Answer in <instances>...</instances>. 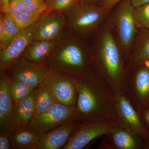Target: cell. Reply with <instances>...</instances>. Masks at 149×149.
Segmentation results:
<instances>
[{
  "mask_svg": "<svg viewBox=\"0 0 149 149\" xmlns=\"http://www.w3.org/2000/svg\"><path fill=\"white\" fill-rule=\"evenodd\" d=\"M96 34L91 47L95 72L117 98L123 95L125 90V57L109 25Z\"/></svg>",
  "mask_w": 149,
  "mask_h": 149,
  "instance_id": "cell-1",
  "label": "cell"
},
{
  "mask_svg": "<svg viewBox=\"0 0 149 149\" xmlns=\"http://www.w3.org/2000/svg\"><path fill=\"white\" fill-rule=\"evenodd\" d=\"M43 63L49 70L66 72L77 79L95 73L91 47L85 39L67 28Z\"/></svg>",
  "mask_w": 149,
  "mask_h": 149,
  "instance_id": "cell-2",
  "label": "cell"
},
{
  "mask_svg": "<svg viewBox=\"0 0 149 149\" xmlns=\"http://www.w3.org/2000/svg\"><path fill=\"white\" fill-rule=\"evenodd\" d=\"M116 99L95 73L77 79L76 107L81 122L97 120L117 122Z\"/></svg>",
  "mask_w": 149,
  "mask_h": 149,
  "instance_id": "cell-3",
  "label": "cell"
},
{
  "mask_svg": "<svg viewBox=\"0 0 149 149\" xmlns=\"http://www.w3.org/2000/svg\"><path fill=\"white\" fill-rule=\"evenodd\" d=\"M111 10L81 1L65 12L67 28L86 39L94 35Z\"/></svg>",
  "mask_w": 149,
  "mask_h": 149,
  "instance_id": "cell-4",
  "label": "cell"
},
{
  "mask_svg": "<svg viewBox=\"0 0 149 149\" xmlns=\"http://www.w3.org/2000/svg\"><path fill=\"white\" fill-rule=\"evenodd\" d=\"M123 95L140 115L149 107V61L127 70Z\"/></svg>",
  "mask_w": 149,
  "mask_h": 149,
  "instance_id": "cell-5",
  "label": "cell"
},
{
  "mask_svg": "<svg viewBox=\"0 0 149 149\" xmlns=\"http://www.w3.org/2000/svg\"><path fill=\"white\" fill-rule=\"evenodd\" d=\"M134 9L130 0H122L113 14L111 20L127 62L137 32Z\"/></svg>",
  "mask_w": 149,
  "mask_h": 149,
  "instance_id": "cell-6",
  "label": "cell"
},
{
  "mask_svg": "<svg viewBox=\"0 0 149 149\" xmlns=\"http://www.w3.org/2000/svg\"><path fill=\"white\" fill-rule=\"evenodd\" d=\"M75 121H80L77 116L76 106L56 103L45 112L33 118L27 128L41 135L61 125Z\"/></svg>",
  "mask_w": 149,
  "mask_h": 149,
  "instance_id": "cell-7",
  "label": "cell"
},
{
  "mask_svg": "<svg viewBox=\"0 0 149 149\" xmlns=\"http://www.w3.org/2000/svg\"><path fill=\"white\" fill-rule=\"evenodd\" d=\"M44 83L51 88L58 103L76 106L77 97L76 77L62 71L49 70Z\"/></svg>",
  "mask_w": 149,
  "mask_h": 149,
  "instance_id": "cell-8",
  "label": "cell"
},
{
  "mask_svg": "<svg viewBox=\"0 0 149 149\" xmlns=\"http://www.w3.org/2000/svg\"><path fill=\"white\" fill-rule=\"evenodd\" d=\"M118 124L113 120H97L80 123L62 149L84 148L96 138L109 133Z\"/></svg>",
  "mask_w": 149,
  "mask_h": 149,
  "instance_id": "cell-9",
  "label": "cell"
},
{
  "mask_svg": "<svg viewBox=\"0 0 149 149\" xmlns=\"http://www.w3.org/2000/svg\"><path fill=\"white\" fill-rule=\"evenodd\" d=\"M117 123L142 139L145 143L149 142V130L144 124L140 114L125 95L116 99Z\"/></svg>",
  "mask_w": 149,
  "mask_h": 149,
  "instance_id": "cell-10",
  "label": "cell"
},
{
  "mask_svg": "<svg viewBox=\"0 0 149 149\" xmlns=\"http://www.w3.org/2000/svg\"><path fill=\"white\" fill-rule=\"evenodd\" d=\"M48 70L43 63L29 61L20 57L5 71L10 79L19 80L36 88L44 83Z\"/></svg>",
  "mask_w": 149,
  "mask_h": 149,
  "instance_id": "cell-11",
  "label": "cell"
},
{
  "mask_svg": "<svg viewBox=\"0 0 149 149\" xmlns=\"http://www.w3.org/2000/svg\"><path fill=\"white\" fill-rule=\"evenodd\" d=\"M64 12L48 10L35 23L34 40H57L66 29Z\"/></svg>",
  "mask_w": 149,
  "mask_h": 149,
  "instance_id": "cell-12",
  "label": "cell"
},
{
  "mask_svg": "<svg viewBox=\"0 0 149 149\" xmlns=\"http://www.w3.org/2000/svg\"><path fill=\"white\" fill-rule=\"evenodd\" d=\"M35 23L22 29L6 48L0 50V71H5L19 58L27 46L34 40Z\"/></svg>",
  "mask_w": 149,
  "mask_h": 149,
  "instance_id": "cell-13",
  "label": "cell"
},
{
  "mask_svg": "<svg viewBox=\"0 0 149 149\" xmlns=\"http://www.w3.org/2000/svg\"><path fill=\"white\" fill-rule=\"evenodd\" d=\"M100 144L101 148L141 149L143 148L145 142L130 131L118 124L111 129L109 133Z\"/></svg>",
  "mask_w": 149,
  "mask_h": 149,
  "instance_id": "cell-14",
  "label": "cell"
},
{
  "mask_svg": "<svg viewBox=\"0 0 149 149\" xmlns=\"http://www.w3.org/2000/svg\"><path fill=\"white\" fill-rule=\"evenodd\" d=\"M14 103L5 71H0V133H10L15 128L13 120Z\"/></svg>",
  "mask_w": 149,
  "mask_h": 149,
  "instance_id": "cell-15",
  "label": "cell"
},
{
  "mask_svg": "<svg viewBox=\"0 0 149 149\" xmlns=\"http://www.w3.org/2000/svg\"><path fill=\"white\" fill-rule=\"evenodd\" d=\"M81 122L69 123L41 134L37 149H62Z\"/></svg>",
  "mask_w": 149,
  "mask_h": 149,
  "instance_id": "cell-16",
  "label": "cell"
},
{
  "mask_svg": "<svg viewBox=\"0 0 149 149\" xmlns=\"http://www.w3.org/2000/svg\"><path fill=\"white\" fill-rule=\"evenodd\" d=\"M35 89L28 97L14 104L13 120L15 127L27 128L34 117Z\"/></svg>",
  "mask_w": 149,
  "mask_h": 149,
  "instance_id": "cell-17",
  "label": "cell"
},
{
  "mask_svg": "<svg viewBox=\"0 0 149 149\" xmlns=\"http://www.w3.org/2000/svg\"><path fill=\"white\" fill-rule=\"evenodd\" d=\"M57 40H33L29 44L21 57L29 61L44 63L57 44Z\"/></svg>",
  "mask_w": 149,
  "mask_h": 149,
  "instance_id": "cell-18",
  "label": "cell"
},
{
  "mask_svg": "<svg viewBox=\"0 0 149 149\" xmlns=\"http://www.w3.org/2000/svg\"><path fill=\"white\" fill-rule=\"evenodd\" d=\"M40 135L27 128L16 127L10 133L14 149H37Z\"/></svg>",
  "mask_w": 149,
  "mask_h": 149,
  "instance_id": "cell-19",
  "label": "cell"
},
{
  "mask_svg": "<svg viewBox=\"0 0 149 149\" xmlns=\"http://www.w3.org/2000/svg\"><path fill=\"white\" fill-rule=\"evenodd\" d=\"M149 61V31L143 33L136 40L126 64V71L138 65Z\"/></svg>",
  "mask_w": 149,
  "mask_h": 149,
  "instance_id": "cell-20",
  "label": "cell"
},
{
  "mask_svg": "<svg viewBox=\"0 0 149 149\" xmlns=\"http://www.w3.org/2000/svg\"><path fill=\"white\" fill-rule=\"evenodd\" d=\"M56 103L58 102L51 88L43 83L35 88V112L33 118L45 112Z\"/></svg>",
  "mask_w": 149,
  "mask_h": 149,
  "instance_id": "cell-21",
  "label": "cell"
},
{
  "mask_svg": "<svg viewBox=\"0 0 149 149\" xmlns=\"http://www.w3.org/2000/svg\"><path fill=\"white\" fill-rule=\"evenodd\" d=\"M0 18L2 20L4 28L3 37L0 41V50L6 48L13 39L22 29L19 27L11 15L1 13Z\"/></svg>",
  "mask_w": 149,
  "mask_h": 149,
  "instance_id": "cell-22",
  "label": "cell"
},
{
  "mask_svg": "<svg viewBox=\"0 0 149 149\" xmlns=\"http://www.w3.org/2000/svg\"><path fill=\"white\" fill-rule=\"evenodd\" d=\"M8 78V88L14 104H16L28 97L35 88H32L26 83Z\"/></svg>",
  "mask_w": 149,
  "mask_h": 149,
  "instance_id": "cell-23",
  "label": "cell"
},
{
  "mask_svg": "<svg viewBox=\"0 0 149 149\" xmlns=\"http://www.w3.org/2000/svg\"><path fill=\"white\" fill-rule=\"evenodd\" d=\"M44 13L34 12L24 9L18 13L11 16L19 27L22 29L30 27L36 23Z\"/></svg>",
  "mask_w": 149,
  "mask_h": 149,
  "instance_id": "cell-24",
  "label": "cell"
},
{
  "mask_svg": "<svg viewBox=\"0 0 149 149\" xmlns=\"http://www.w3.org/2000/svg\"><path fill=\"white\" fill-rule=\"evenodd\" d=\"M137 28L149 31V3L134 9Z\"/></svg>",
  "mask_w": 149,
  "mask_h": 149,
  "instance_id": "cell-25",
  "label": "cell"
},
{
  "mask_svg": "<svg viewBox=\"0 0 149 149\" xmlns=\"http://www.w3.org/2000/svg\"><path fill=\"white\" fill-rule=\"evenodd\" d=\"M82 0H52L49 10L65 12Z\"/></svg>",
  "mask_w": 149,
  "mask_h": 149,
  "instance_id": "cell-26",
  "label": "cell"
},
{
  "mask_svg": "<svg viewBox=\"0 0 149 149\" xmlns=\"http://www.w3.org/2000/svg\"><path fill=\"white\" fill-rule=\"evenodd\" d=\"M25 9L34 12L45 13L49 10V4L45 0H24Z\"/></svg>",
  "mask_w": 149,
  "mask_h": 149,
  "instance_id": "cell-27",
  "label": "cell"
},
{
  "mask_svg": "<svg viewBox=\"0 0 149 149\" xmlns=\"http://www.w3.org/2000/svg\"><path fill=\"white\" fill-rule=\"evenodd\" d=\"M24 9H25L24 0H10L6 7L1 8V13L13 15Z\"/></svg>",
  "mask_w": 149,
  "mask_h": 149,
  "instance_id": "cell-28",
  "label": "cell"
},
{
  "mask_svg": "<svg viewBox=\"0 0 149 149\" xmlns=\"http://www.w3.org/2000/svg\"><path fill=\"white\" fill-rule=\"evenodd\" d=\"M13 149V147L10 133H0V149Z\"/></svg>",
  "mask_w": 149,
  "mask_h": 149,
  "instance_id": "cell-29",
  "label": "cell"
},
{
  "mask_svg": "<svg viewBox=\"0 0 149 149\" xmlns=\"http://www.w3.org/2000/svg\"><path fill=\"white\" fill-rule=\"evenodd\" d=\"M122 0H101L100 6L104 8L111 10L117 3Z\"/></svg>",
  "mask_w": 149,
  "mask_h": 149,
  "instance_id": "cell-30",
  "label": "cell"
},
{
  "mask_svg": "<svg viewBox=\"0 0 149 149\" xmlns=\"http://www.w3.org/2000/svg\"><path fill=\"white\" fill-rule=\"evenodd\" d=\"M140 116L144 122V124L146 126L149 130V107L142 113Z\"/></svg>",
  "mask_w": 149,
  "mask_h": 149,
  "instance_id": "cell-31",
  "label": "cell"
},
{
  "mask_svg": "<svg viewBox=\"0 0 149 149\" xmlns=\"http://www.w3.org/2000/svg\"><path fill=\"white\" fill-rule=\"evenodd\" d=\"M130 1L135 8L149 3V0H130Z\"/></svg>",
  "mask_w": 149,
  "mask_h": 149,
  "instance_id": "cell-32",
  "label": "cell"
},
{
  "mask_svg": "<svg viewBox=\"0 0 149 149\" xmlns=\"http://www.w3.org/2000/svg\"><path fill=\"white\" fill-rule=\"evenodd\" d=\"M10 0H0V7L1 8L6 7L8 5Z\"/></svg>",
  "mask_w": 149,
  "mask_h": 149,
  "instance_id": "cell-33",
  "label": "cell"
},
{
  "mask_svg": "<svg viewBox=\"0 0 149 149\" xmlns=\"http://www.w3.org/2000/svg\"><path fill=\"white\" fill-rule=\"evenodd\" d=\"M100 1L101 0H82V1L85 2L92 3L96 2L97 1Z\"/></svg>",
  "mask_w": 149,
  "mask_h": 149,
  "instance_id": "cell-34",
  "label": "cell"
},
{
  "mask_svg": "<svg viewBox=\"0 0 149 149\" xmlns=\"http://www.w3.org/2000/svg\"><path fill=\"white\" fill-rule=\"evenodd\" d=\"M50 1H52V0H50Z\"/></svg>",
  "mask_w": 149,
  "mask_h": 149,
  "instance_id": "cell-35",
  "label": "cell"
}]
</instances>
